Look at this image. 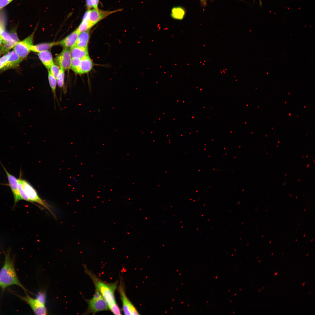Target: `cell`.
Instances as JSON below:
<instances>
[{
  "instance_id": "26",
  "label": "cell",
  "mask_w": 315,
  "mask_h": 315,
  "mask_svg": "<svg viewBox=\"0 0 315 315\" xmlns=\"http://www.w3.org/2000/svg\"><path fill=\"white\" fill-rule=\"evenodd\" d=\"M13 0H0V10Z\"/></svg>"
},
{
  "instance_id": "32",
  "label": "cell",
  "mask_w": 315,
  "mask_h": 315,
  "mask_svg": "<svg viewBox=\"0 0 315 315\" xmlns=\"http://www.w3.org/2000/svg\"><path fill=\"white\" fill-rule=\"evenodd\" d=\"M253 0L254 1L255 0ZM259 2L260 5V6H261L262 5V2L261 0H259Z\"/></svg>"
},
{
  "instance_id": "27",
  "label": "cell",
  "mask_w": 315,
  "mask_h": 315,
  "mask_svg": "<svg viewBox=\"0 0 315 315\" xmlns=\"http://www.w3.org/2000/svg\"><path fill=\"white\" fill-rule=\"evenodd\" d=\"M86 6L88 10H90L94 8L92 0H86Z\"/></svg>"
},
{
  "instance_id": "21",
  "label": "cell",
  "mask_w": 315,
  "mask_h": 315,
  "mask_svg": "<svg viewBox=\"0 0 315 315\" xmlns=\"http://www.w3.org/2000/svg\"><path fill=\"white\" fill-rule=\"evenodd\" d=\"M81 59L77 58H71V67L75 73L80 74Z\"/></svg>"
},
{
  "instance_id": "30",
  "label": "cell",
  "mask_w": 315,
  "mask_h": 315,
  "mask_svg": "<svg viewBox=\"0 0 315 315\" xmlns=\"http://www.w3.org/2000/svg\"><path fill=\"white\" fill-rule=\"evenodd\" d=\"M201 4L203 6H205L206 4V0H200Z\"/></svg>"
},
{
  "instance_id": "7",
  "label": "cell",
  "mask_w": 315,
  "mask_h": 315,
  "mask_svg": "<svg viewBox=\"0 0 315 315\" xmlns=\"http://www.w3.org/2000/svg\"><path fill=\"white\" fill-rule=\"evenodd\" d=\"M36 29L28 37L18 42L13 48V50L22 60L26 57L31 51V48L33 45V38Z\"/></svg>"
},
{
  "instance_id": "36",
  "label": "cell",
  "mask_w": 315,
  "mask_h": 315,
  "mask_svg": "<svg viewBox=\"0 0 315 315\" xmlns=\"http://www.w3.org/2000/svg\"><path fill=\"white\" fill-rule=\"evenodd\" d=\"M260 290H261V289H260V290H259V291H260Z\"/></svg>"
},
{
  "instance_id": "3",
  "label": "cell",
  "mask_w": 315,
  "mask_h": 315,
  "mask_svg": "<svg viewBox=\"0 0 315 315\" xmlns=\"http://www.w3.org/2000/svg\"><path fill=\"white\" fill-rule=\"evenodd\" d=\"M86 301L88 308L84 314H94L98 312L109 309L108 305L100 293L95 290L92 298Z\"/></svg>"
},
{
  "instance_id": "38",
  "label": "cell",
  "mask_w": 315,
  "mask_h": 315,
  "mask_svg": "<svg viewBox=\"0 0 315 315\" xmlns=\"http://www.w3.org/2000/svg\"><path fill=\"white\" fill-rule=\"evenodd\" d=\"M0 254H1V253H0Z\"/></svg>"
},
{
  "instance_id": "11",
  "label": "cell",
  "mask_w": 315,
  "mask_h": 315,
  "mask_svg": "<svg viewBox=\"0 0 315 315\" xmlns=\"http://www.w3.org/2000/svg\"><path fill=\"white\" fill-rule=\"evenodd\" d=\"M6 174L9 185L13 195L14 200V206L21 199L18 188V179L15 176L10 174L1 164Z\"/></svg>"
},
{
  "instance_id": "10",
  "label": "cell",
  "mask_w": 315,
  "mask_h": 315,
  "mask_svg": "<svg viewBox=\"0 0 315 315\" xmlns=\"http://www.w3.org/2000/svg\"><path fill=\"white\" fill-rule=\"evenodd\" d=\"M71 57L70 50L64 48L62 52L55 58V62L64 70H69L71 67Z\"/></svg>"
},
{
  "instance_id": "25",
  "label": "cell",
  "mask_w": 315,
  "mask_h": 315,
  "mask_svg": "<svg viewBox=\"0 0 315 315\" xmlns=\"http://www.w3.org/2000/svg\"><path fill=\"white\" fill-rule=\"evenodd\" d=\"M50 69L51 74L56 78L59 73L60 68H59L57 66L54 64Z\"/></svg>"
},
{
  "instance_id": "17",
  "label": "cell",
  "mask_w": 315,
  "mask_h": 315,
  "mask_svg": "<svg viewBox=\"0 0 315 315\" xmlns=\"http://www.w3.org/2000/svg\"><path fill=\"white\" fill-rule=\"evenodd\" d=\"M58 44H59V42H50L42 43L35 45H33L31 47V51L38 53L48 50L53 46Z\"/></svg>"
},
{
  "instance_id": "33",
  "label": "cell",
  "mask_w": 315,
  "mask_h": 315,
  "mask_svg": "<svg viewBox=\"0 0 315 315\" xmlns=\"http://www.w3.org/2000/svg\"><path fill=\"white\" fill-rule=\"evenodd\" d=\"M278 272H276L274 274V275H276L278 274Z\"/></svg>"
},
{
  "instance_id": "1",
  "label": "cell",
  "mask_w": 315,
  "mask_h": 315,
  "mask_svg": "<svg viewBox=\"0 0 315 315\" xmlns=\"http://www.w3.org/2000/svg\"><path fill=\"white\" fill-rule=\"evenodd\" d=\"M84 271L92 280L95 288L106 302L111 312L115 315H121L120 309L116 300L115 292L116 289L118 281L113 283L104 282L97 276L86 266H84Z\"/></svg>"
},
{
  "instance_id": "28",
  "label": "cell",
  "mask_w": 315,
  "mask_h": 315,
  "mask_svg": "<svg viewBox=\"0 0 315 315\" xmlns=\"http://www.w3.org/2000/svg\"><path fill=\"white\" fill-rule=\"evenodd\" d=\"M5 23L2 19H0V35L5 30Z\"/></svg>"
},
{
  "instance_id": "20",
  "label": "cell",
  "mask_w": 315,
  "mask_h": 315,
  "mask_svg": "<svg viewBox=\"0 0 315 315\" xmlns=\"http://www.w3.org/2000/svg\"><path fill=\"white\" fill-rule=\"evenodd\" d=\"M93 26L89 22L88 19L82 20V22L76 29L80 33L88 31Z\"/></svg>"
},
{
  "instance_id": "2",
  "label": "cell",
  "mask_w": 315,
  "mask_h": 315,
  "mask_svg": "<svg viewBox=\"0 0 315 315\" xmlns=\"http://www.w3.org/2000/svg\"><path fill=\"white\" fill-rule=\"evenodd\" d=\"M16 285L22 288L25 293L28 291L19 280L16 272L13 260L10 256V252L5 253L4 265L0 271V286L4 290L8 286Z\"/></svg>"
},
{
  "instance_id": "14",
  "label": "cell",
  "mask_w": 315,
  "mask_h": 315,
  "mask_svg": "<svg viewBox=\"0 0 315 315\" xmlns=\"http://www.w3.org/2000/svg\"><path fill=\"white\" fill-rule=\"evenodd\" d=\"M70 50L71 57L81 59L88 56V48H83L74 46L70 48Z\"/></svg>"
},
{
  "instance_id": "19",
  "label": "cell",
  "mask_w": 315,
  "mask_h": 315,
  "mask_svg": "<svg viewBox=\"0 0 315 315\" xmlns=\"http://www.w3.org/2000/svg\"><path fill=\"white\" fill-rule=\"evenodd\" d=\"M186 12L183 8L180 6L173 7L172 9L171 15L176 20H182L184 18Z\"/></svg>"
},
{
  "instance_id": "12",
  "label": "cell",
  "mask_w": 315,
  "mask_h": 315,
  "mask_svg": "<svg viewBox=\"0 0 315 315\" xmlns=\"http://www.w3.org/2000/svg\"><path fill=\"white\" fill-rule=\"evenodd\" d=\"M80 33L76 29L59 42L64 48H71L75 44Z\"/></svg>"
},
{
  "instance_id": "6",
  "label": "cell",
  "mask_w": 315,
  "mask_h": 315,
  "mask_svg": "<svg viewBox=\"0 0 315 315\" xmlns=\"http://www.w3.org/2000/svg\"><path fill=\"white\" fill-rule=\"evenodd\" d=\"M22 60L14 50L9 52L0 58V70L16 68Z\"/></svg>"
},
{
  "instance_id": "23",
  "label": "cell",
  "mask_w": 315,
  "mask_h": 315,
  "mask_svg": "<svg viewBox=\"0 0 315 315\" xmlns=\"http://www.w3.org/2000/svg\"><path fill=\"white\" fill-rule=\"evenodd\" d=\"M36 298L41 303L46 304V292L43 290L39 291L36 295Z\"/></svg>"
},
{
  "instance_id": "4",
  "label": "cell",
  "mask_w": 315,
  "mask_h": 315,
  "mask_svg": "<svg viewBox=\"0 0 315 315\" xmlns=\"http://www.w3.org/2000/svg\"><path fill=\"white\" fill-rule=\"evenodd\" d=\"M20 177L22 188L28 197L29 202L36 203L41 205L53 214L50 206L40 197L32 185L26 180L22 179L21 175H20Z\"/></svg>"
},
{
  "instance_id": "35",
  "label": "cell",
  "mask_w": 315,
  "mask_h": 315,
  "mask_svg": "<svg viewBox=\"0 0 315 315\" xmlns=\"http://www.w3.org/2000/svg\"><path fill=\"white\" fill-rule=\"evenodd\" d=\"M2 53L0 51V57L2 55Z\"/></svg>"
},
{
  "instance_id": "15",
  "label": "cell",
  "mask_w": 315,
  "mask_h": 315,
  "mask_svg": "<svg viewBox=\"0 0 315 315\" xmlns=\"http://www.w3.org/2000/svg\"><path fill=\"white\" fill-rule=\"evenodd\" d=\"M90 38V33L87 31L80 33L74 46L83 48H87Z\"/></svg>"
},
{
  "instance_id": "22",
  "label": "cell",
  "mask_w": 315,
  "mask_h": 315,
  "mask_svg": "<svg viewBox=\"0 0 315 315\" xmlns=\"http://www.w3.org/2000/svg\"><path fill=\"white\" fill-rule=\"evenodd\" d=\"M64 70L60 68V71L57 76L56 78L57 84L61 89L63 88L64 90Z\"/></svg>"
},
{
  "instance_id": "18",
  "label": "cell",
  "mask_w": 315,
  "mask_h": 315,
  "mask_svg": "<svg viewBox=\"0 0 315 315\" xmlns=\"http://www.w3.org/2000/svg\"><path fill=\"white\" fill-rule=\"evenodd\" d=\"M48 79L49 84L53 96L55 108V101L57 102L58 105H59L56 92L57 81L56 78L51 74L50 71H48Z\"/></svg>"
},
{
  "instance_id": "9",
  "label": "cell",
  "mask_w": 315,
  "mask_h": 315,
  "mask_svg": "<svg viewBox=\"0 0 315 315\" xmlns=\"http://www.w3.org/2000/svg\"><path fill=\"white\" fill-rule=\"evenodd\" d=\"M25 296L18 295L24 301L26 302L30 307L34 313L36 315H46L48 312L46 304H44L36 298L30 296L25 293Z\"/></svg>"
},
{
  "instance_id": "37",
  "label": "cell",
  "mask_w": 315,
  "mask_h": 315,
  "mask_svg": "<svg viewBox=\"0 0 315 315\" xmlns=\"http://www.w3.org/2000/svg\"><path fill=\"white\" fill-rule=\"evenodd\" d=\"M264 288V287H263V288H262V289H263V288Z\"/></svg>"
},
{
  "instance_id": "8",
  "label": "cell",
  "mask_w": 315,
  "mask_h": 315,
  "mask_svg": "<svg viewBox=\"0 0 315 315\" xmlns=\"http://www.w3.org/2000/svg\"><path fill=\"white\" fill-rule=\"evenodd\" d=\"M120 9L108 11L102 10L98 8H93L89 10L88 20L93 26L101 20L105 19L110 15L116 12L122 11Z\"/></svg>"
},
{
  "instance_id": "34",
  "label": "cell",
  "mask_w": 315,
  "mask_h": 315,
  "mask_svg": "<svg viewBox=\"0 0 315 315\" xmlns=\"http://www.w3.org/2000/svg\"><path fill=\"white\" fill-rule=\"evenodd\" d=\"M305 284V282H304V283L302 284V286H304Z\"/></svg>"
},
{
  "instance_id": "24",
  "label": "cell",
  "mask_w": 315,
  "mask_h": 315,
  "mask_svg": "<svg viewBox=\"0 0 315 315\" xmlns=\"http://www.w3.org/2000/svg\"><path fill=\"white\" fill-rule=\"evenodd\" d=\"M0 36L3 40V42H10L14 41L18 42L13 39L10 33H9L5 30L4 31L0 34Z\"/></svg>"
},
{
  "instance_id": "29",
  "label": "cell",
  "mask_w": 315,
  "mask_h": 315,
  "mask_svg": "<svg viewBox=\"0 0 315 315\" xmlns=\"http://www.w3.org/2000/svg\"><path fill=\"white\" fill-rule=\"evenodd\" d=\"M94 8H98L99 0H92Z\"/></svg>"
},
{
  "instance_id": "5",
  "label": "cell",
  "mask_w": 315,
  "mask_h": 315,
  "mask_svg": "<svg viewBox=\"0 0 315 315\" xmlns=\"http://www.w3.org/2000/svg\"><path fill=\"white\" fill-rule=\"evenodd\" d=\"M118 291L122 304L123 312L125 315H138L137 310L129 300L125 292V284L122 278L120 277Z\"/></svg>"
},
{
  "instance_id": "13",
  "label": "cell",
  "mask_w": 315,
  "mask_h": 315,
  "mask_svg": "<svg viewBox=\"0 0 315 315\" xmlns=\"http://www.w3.org/2000/svg\"><path fill=\"white\" fill-rule=\"evenodd\" d=\"M39 59L48 69H50L54 64L52 55L51 52L46 50L38 52V54Z\"/></svg>"
},
{
  "instance_id": "16",
  "label": "cell",
  "mask_w": 315,
  "mask_h": 315,
  "mask_svg": "<svg viewBox=\"0 0 315 315\" xmlns=\"http://www.w3.org/2000/svg\"><path fill=\"white\" fill-rule=\"evenodd\" d=\"M92 60L88 56L81 59L80 74L89 72L93 67Z\"/></svg>"
},
{
  "instance_id": "31",
  "label": "cell",
  "mask_w": 315,
  "mask_h": 315,
  "mask_svg": "<svg viewBox=\"0 0 315 315\" xmlns=\"http://www.w3.org/2000/svg\"><path fill=\"white\" fill-rule=\"evenodd\" d=\"M2 42H3V40H2L1 37L0 36V46L1 45V44H2Z\"/></svg>"
}]
</instances>
